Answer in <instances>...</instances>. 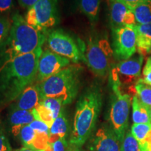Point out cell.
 <instances>
[{"label": "cell", "mask_w": 151, "mask_h": 151, "mask_svg": "<svg viewBox=\"0 0 151 151\" xmlns=\"http://www.w3.org/2000/svg\"><path fill=\"white\" fill-rule=\"evenodd\" d=\"M90 139V151H120V150L121 142L109 124H102Z\"/></svg>", "instance_id": "obj_12"}, {"label": "cell", "mask_w": 151, "mask_h": 151, "mask_svg": "<svg viewBox=\"0 0 151 151\" xmlns=\"http://www.w3.org/2000/svg\"><path fill=\"white\" fill-rule=\"evenodd\" d=\"M102 106V94L92 85L85 90L76 103L69 146L81 148L93 134Z\"/></svg>", "instance_id": "obj_2"}, {"label": "cell", "mask_w": 151, "mask_h": 151, "mask_svg": "<svg viewBox=\"0 0 151 151\" xmlns=\"http://www.w3.org/2000/svg\"><path fill=\"white\" fill-rule=\"evenodd\" d=\"M51 143L52 151H68L69 144L68 143L67 139H58Z\"/></svg>", "instance_id": "obj_31"}, {"label": "cell", "mask_w": 151, "mask_h": 151, "mask_svg": "<svg viewBox=\"0 0 151 151\" xmlns=\"http://www.w3.org/2000/svg\"><path fill=\"white\" fill-rule=\"evenodd\" d=\"M42 48L18 56L0 67V94L4 102H11L37 79Z\"/></svg>", "instance_id": "obj_1"}, {"label": "cell", "mask_w": 151, "mask_h": 151, "mask_svg": "<svg viewBox=\"0 0 151 151\" xmlns=\"http://www.w3.org/2000/svg\"><path fill=\"white\" fill-rule=\"evenodd\" d=\"M38 1V0H18V2L22 8L29 10Z\"/></svg>", "instance_id": "obj_34"}, {"label": "cell", "mask_w": 151, "mask_h": 151, "mask_svg": "<svg viewBox=\"0 0 151 151\" xmlns=\"http://www.w3.org/2000/svg\"><path fill=\"white\" fill-rule=\"evenodd\" d=\"M69 134V126L67 117L66 116L65 109L60 113L58 118L54 120L50 127V143L54 138L55 140L58 139H67Z\"/></svg>", "instance_id": "obj_17"}, {"label": "cell", "mask_w": 151, "mask_h": 151, "mask_svg": "<svg viewBox=\"0 0 151 151\" xmlns=\"http://www.w3.org/2000/svg\"><path fill=\"white\" fill-rule=\"evenodd\" d=\"M25 20L29 25L46 33L59 23L58 0H38L27 10Z\"/></svg>", "instance_id": "obj_7"}, {"label": "cell", "mask_w": 151, "mask_h": 151, "mask_svg": "<svg viewBox=\"0 0 151 151\" xmlns=\"http://www.w3.org/2000/svg\"><path fill=\"white\" fill-rule=\"evenodd\" d=\"M150 117H151V107H150Z\"/></svg>", "instance_id": "obj_38"}, {"label": "cell", "mask_w": 151, "mask_h": 151, "mask_svg": "<svg viewBox=\"0 0 151 151\" xmlns=\"http://www.w3.org/2000/svg\"><path fill=\"white\" fill-rule=\"evenodd\" d=\"M9 37L1 48V65L17 57L42 48L46 41V33L32 27L18 13L12 17Z\"/></svg>", "instance_id": "obj_3"}, {"label": "cell", "mask_w": 151, "mask_h": 151, "mask_svg": "<svg viewBox=\"0 0 151 151\" xmlns=\"http://www.w3.org/2000/svg\"><path fill=\"white\" fill-rule=\"evenodd\" d=\"M35 120L32 111L20 110L11 107L9 116V121L11 131L15 137H18L21 128L28 125Z\"/></svg>", "instance_id": "obj_14"}, {"label": "cell", "mask_w": 151, "mask_h": 151, "mask_svg": "<svg viewBox=\"0 0 151 151\" xmlns=\"http://www.w3.org/2000/svg\"><path fill=\"white\" fill-rule=\"evenodd\" d=\"M84 60L89 69L99 77L106 76L111 68L113 50L106 33L94 34L84 49Z\"/></svg>", "instance_id": "obj_5"}, {"label": "cell", "mask_w": 151, "mask_h": 151, "mask_svg": "<svg viewBox=\"0 0 151 151\" xmlns=\"http://www.w3.org/2000/svg\"><path fill=\"white\" fill-rule=\"evenodd\" d=\"M132 121L134 124H151L150 107L144 104L137 95L133 96L132 101Z\"/></svg>", "instance_id": "obj_18"}, {"label": "cell", "mask_w": 151, "mask_h": 151, "mask_svg": "<svg viewBox=\"0 0 151 151\" xmlns=\"http://www.w3.org/2000/svg\"><path fill=\"white\" fill-rule=\"evenodd\" d=\"M68 151H86L84 150H82L81 148H77V147H73V146H69V150Z\"/></svg>", "instance_id": "obj_36"}, {"label": "cell", "mask_w": 151, "mask_h": 151, "mask_svg": "<svg viewBox=\"0 0 151 151\" xmlns=\"http://www.w3.org/2000/svg\"><path fill=\"white\" fill-rule=\"evenodd\" d=\"M81 71L80 66L69 65L50 78L38 83L41 99L56 98L64 106L72 103L80 90Z\"/></svg>", "instance_id": "obj_4"}, {"label": "cell", "mask_w": 151, "mask_h": 151, "mask_svg": "<svg viewBox=\"0 0 151 151\" xmlns=\"http://www.w3.org/2000/svg\"><path fill=\"white\" fill-rule=\"evenodd\" d=\"M109 3L111 29L124 26V18L131 9L118 0H109Z\"/></svg>", "instance_id": "obj_16"}, {"label": "cell", "mask_w": 151, "mask_h": 151, "mask_svg": "<svg viewBox=\"0 0 151 151\" xmlns=\"http://www.w3.org/2000/svg\"><path fill=\"white\" fill-rule=\"evenodd\" d=\"M13 5V0H0V14L11 11Z\"/></svg>", "instance_id": "obj_33"}, {"label": "cell", "mask_w": 151, "mask_h": 151, "mask_svg": "<svg viewBox=\"0 0 151 151\" xmlns=\"http://www.w3.org/2000/svg\"><path fill=\"white\" fill-rule=\"evenodd\" d=\"M46 41L50 50L67 58L71 62L78 63L81 60H84V51L81 50L78 43L62 29L48 31L46 34Z\"/></svg>", "instance_id": "obj_8"}, {"label": "cell", "mask_w": 151, "mask_h": 151, "mask_svg": "<svg viewBox=\"0 0 151 151\" xmlns=\"http://www.w3.org/2000/svg\"><path fill=\"white\" fill-rule=\"evenodd\" d=\"M113 58L119 62L129 59L137 52V33L133 26L112 29Z\"/></svg>", "instance_id": "obj_10"}, {"label": "cell", "mask_w": 151, "mask_h": 151, "mask_svg": "<svg viewBox=\"0 0 151 151\" xmlns=\"http://www.w3.org/2000/svg\"><path fill=\"white\" fill-rule=\"evenodd\" d=\"M16 151H36L35 150H33V149H31V148H26V147H22L21 148H19L18 150H16Z\"/></svg>", "instance_id": "obj_37"}, {"label": "cell", "mask_w": 151, "mask_h": 151, "mask_svg": "<svg viewBox=\"0 0 151 151\" xmlns=\"http://www.w3.org/2000/svg\"><path fill=\"white\" fill-rule=\"evenodd\" d=\"M100 3L101 0H77L81 11L88 18L92 24H94L98 20Z\"/></svg>", "instance_id": "obj_19"}, {"label": "cell", "mask_w": 151, "mask_h": 151, "mask_svg": "<svg viewBox=\"0 0 151 151\" xmlns=\"http://www.w3.org/2000/svg\"><path fill=\"white\" fill-rule=\"evenodd\" d=\"M12 24V19L6 16H0V47L9 37Z\"/></svg>", "instance_id": "obj_27"}, {"label": "cell", "mask_w": 151, "mask_h": 151, "mask_svg": "<svg viewBox=\"0 0 151 151\" xmlns=\"http://www.w3.org/2000/svg\"><path fill=\"white\" fill-rule=\"evenodd\" d=\"M35 137L36 132L29 124L23 126L20 129L18 135V137L20 138V141H21L24 147L29 148H31Z\"/></svg>", "instance_id": "obj_26"}, {"label": "cell", "mask_w": 151, "mask_h": 151, "mask_svg": "<svg viewBox=\"0 0 151 151\" xmlns=\"http://www.w3.org/2000/svg\"><path fill=\"white\" fill-rule=\"evenodd\" d=\"M138 82L151 87V56L147 59L146 65L143 69L142 78H139Z\"/></svg>", "instance_id": "obj_28"}, {"label": "cell", "mask_w": 151, "mask_h": 151, "mask_svg": "<svg viewBox=\"0 0 151 151\" xmlns=\"http://www.w3.org/2000/svg\"><path fill=\"white\" fill-rule=\"evenodd\" d=\"M0 151H13L10 141L1 124H0Z\"/></svg>", "instance_id": "obj_30"}, {"label": "cell", "mask_w": 151, "mask_h": 151, "mask_svg": "<svg viewBox=\"0 0 151 151\" xmlns=\"http://www.w3.org/2000/svg\"><path fill=\"white\" fill-rule=\"evenodd\" d=\"M144 56L138 53L129 59L119 62L110 70V82L122 88L137 83L140 78Z\"/></svg>", "instance_id": "obj_9"}, {"label": "cell", "mask_w": 151, "mask_h": 151, "mask_svg": "<svg viewBox=\"0 0 151 151\" xmlns=\"http://www.w3.org/2000/svg\"><path fill=\"white\" fill-rule=\"evenodd\" d=\"M138 24L151 23V1L141 4L132 9Z\"/></svg>", "instance_id": "obj_20"}, {"label": "cell", "mask_w": 151, "mask_h": 151, "mask_svg": "<svg viewBox=\"0 0 151 151\" xmlns=\"http://www.w3.org/2000/svg\"><path fill=\"white\" fill-rule=\"evenodd\" d=\"M35 120H41L48 124L49 127L51 126L54 121V118L51 111L46 106L42 104L41 102L32 111Z\"/></svg>", "instance_id": "obj_22"}, {"label": "cell", "mask_w": 151, "mask_h": 151, "mask_svg": "<svg viewBox=\"0 0 151 151\" xmlns=\"http://www.w3.org/2000/svg\"><path fill=\"white\" fill-rule=\"evenodd\" d=\"M151 129V124H134L131 127V134L139 142L141 149L145 151V143H146V138L149 131Z\"/></svg>", "instance_id": "obj_21"}, {"label": "cell", "mask_w": 151, "mask_h": 151, "mask_svg": "<svg viewBox=\"0 0 151 151\" xmlns=\"http://www.w3.org/2000/svg\"><path fill=\"white\" fill-rule=\"evenodd\" d=\"M118 1L125 4L132 11V9H134L137 6L140 5L141 4L148 2L151 0H118Z\"/></svg>", "instance_id": "obj_32"}, {"label": "cell", "mask_w": 151, "mask_h": 151, "mask_svg": "<svg viewBox=\"0 0 151 151\" xmlns=\"http://www.w3.org/2000/svg\"><path fill=\"white\" fill-rule=\"evenodd\" d=\"M120 151H143L137 139L127 131L121 143Z\"/></svg>", "instance_id": "obj_24"}, {"label": "cell", "mask_w": 151, "mask_h": 151, "mask_svg": "<svg viewBox=\"0 0 151 151\" xmlns=\"http://www.w3.org/2000/svg\"><path fill=\"white\" fill-rule=\"evenodd\" d=\"M145 151H151V129L149 131L146 138Z\"/></svg>", "instance_id": "obj_35"}, {"label": "cell", "mask_w": 151, "mask_h": 151, "mask_svg": "<svg viewBox=\"0 0 151 151\" xmlns=\"http://www.w3.org/2000/svg\"><path fill=\"white\" fill-rule=\"evenodd\" d=\"M111 88L113 94L109 113V125L122 143L127 132L132 97L130 94L124 93L118 85L111 83Z\"/></svg>", "instance_id": "obj_6"}, {"label": "cell", "mask_w": 151, "mask_h": 151, "mask_svg": "<svg viewBox=\"0 0 151 151\" xmlns=\"http://www.w3.org/2000/svg\"><path fill=\"white\" fill-rule=\"evenodd\" d=\"M29 125L35 130L36 133L50 136V127L41 120H35Z\"/></svg>", "instance_id": "obj_29"}, {"label": "cell", "mask_w": 151, "mask_h": 151, "mask_svg": "<svg viewBox=\"0 0 151 151\" xmlns=\"http://www.w3.org/2000/svg\"><path fill=\"white\" fill-rule=\"evenodd\" d=\"M137 33V51L144 56L151 52V23L134 25Z\"/></svg>", "instance_id": "obj_15"}, {"label": "cell", "mask_w": 151, "mask_h": 151, "mask_svg": "<svg viewBox=\"0 0 151 151\" xmlns=\"http://www.w3.org/2000/svg\"><path fill=\"white\" fill-rule=\"evenodd\" d=\"M137 97L142 102L149 107H151V87L137 82L134 86Z\"/></svg>", "instance_id": "obj_23"}, {"label": "cell", "mask_w": 151, "mask_h": 151, "mask_svg": "<svg viewBox=\"0 0 151 151\" xmlns=\"http://www.w3.org/2000/svg\"><path fill=\"white\" fill-rule=\"evenodd\" d=\"M67 58L55 53L50 49L43 50L39 58L36 82L41 83L70 65Z\"/></svg>", "instance_id": "obj_11"}, {"label": "cell", "mask_w": 151, "mask_h": 151, "mask_svg": "<svg viewBox=\"0 0 151 151\" xmlns=\"http://www.w3.org/2000/svg\"><path fill=\"white\" fill-rule=\"evenodd\" d=\"M41 100V92L38 83H33L24 89L15 100L12 108L25 111H33Z\"/></svg>", "instance_id": "obj_13"}, {"label": "cell", "mask_w": 151, "mask_h": 151, "mask_svg": "<svg viewBox=\"0 0 151 151\" xmlns=\"http://www.w3.org/2000/svg\"><path fill=\"white\" fill-rule=\"evenodd\" d=\"M40 102L51 111L54 119L58 118L65 106L62 101L56 98H43L41 100Z\"/></svg>", "instance_id": "obj_25"}]
</instances>
